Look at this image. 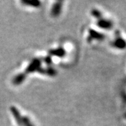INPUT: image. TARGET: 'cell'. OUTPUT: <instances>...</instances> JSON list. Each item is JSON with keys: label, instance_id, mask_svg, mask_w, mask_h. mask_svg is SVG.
I'll list each match as a JSON object with an SVG mask.
<instances>
[{"label": "cell", "instance_id": "obj_1", "mask_svg": "<svg viewBox=\"0 0 126 126\" xmlns=\"http://www.w3.org/2000/svg\"><path fill=\"white\" fill-rule=\"evenodd\" d=\"M41 60L39 58H34L32 60L29 65L25 69V74H30L34 72H38V70L41 68Z\"/></svg>", "mask_w": 126, "mask_h": 126}, {"label": "cell", "instance_id": "obj_2", "mask_svg": "<svg viewBox=\"0 0 126 126\" xmlns=\"http://www.w3.org/2000/svg\"><path fill=\"white\" fill-rule=\"evenodd\" d=\"M63 1H56L53 4L50 10V15L53 17L56 18L60 15L62 12V9H63Z\"/></svg>", "mask_w": 126, "mask_h": 126}, {"label": "cell", "instance_id": "obj_3", "mask_svg": "<svg viewBox=\"0 0 126 126\" xmlns=\"http://www.w3.org/2000/svg\"><path fill=\"white\" fill-rule=\"evenodd\" d=\"M10 110H11V112L12 113L13 116L15 118L16 121L17 122L18 125L19 126H23V116L21 115V113L20 112V111L18 110V109L16 108V107L14 106H12L11 108H10Z\"/></svg>", "mask_w": 126, "mask_h": 126}, {"label": "cell", "instance_id": "obj_4", "mask_svg": "<svg viewBox=\"0 0 126 126\" xmlns=\"http://www.w3.org/2000/svg\"><path fill=\"white\" fill-rule=\"evenodd\" d=\"M38 72H39L41 74H44L48 77H55L57 75L58 72L57 70L53 67H47V68H42L41 67L39 70Z\"/></svg>", "mask_w": 126, "mask_h": 126}, {"label": "cell", "instance_id": "obj_5", "mask_svg": "<svg viewBox=\"0 0 126 126\" xmlns=\"http://www.w3.org/2000/svg\"><path fill=\"white\" fill-rule=\"evenodd\" d=\"M49 55L58 57V58H63L66 55V50L62 47H59V48H56L54 49L50 50Z\"/></svg>", "mask_w": 126, "mask_h": 126}, {"label": "cell", "instance_id": "obj_6", "mask_svg": "<svg viewBox=\"0 0 126 126\" xmlns=\"http://www.w3.org/2000/svg\"><path fill=\"white\" fill-rule=\"evenodd\" d=\"M26 77H27V74L25 73H20L14 77L12 83L15 86H19L26 79Z\"/></svg>", "mask_w": 126, "mask_h": 126}, {"label": "cell", "instance_id": "obj_7", "mask_svg": "<svg viewBox=\"0 0 126 126\" xmlns=\"http://www.w3.org/2000/svg\"><path fill=\"white\" fill-rule=\"evenodd\" d=\"M97 25L102 29H111V27H112V23L110 20L99 18L97 21Z\"/></svg>", "mask_w": 126, "mask_h": 126}, {"label": "cell", "instance_id": "obj_8", "mask_svg": "<svg viewBox=\"0 0 126 126\" xmlns=\"http://www.w3.org/2000/svg\"><path fill=\"white\" fill-rule=\"evenodd\" d=\"M21 3L24 5H26L30 7L39 8L41 6V1L38 0H23L21 1Z\"/></svg>", "mask_w": 126, "mask_h": 126}, {"label": "cell", "instance_id": "obj_9", "mask_svg": "<svg viewBox=\"0 0 126 126\" xmlns=\"http://www.w3.org/2000/svg\"><path fill=\"white\" fill-rule=\"evenodd\" d=\"M104 37V35H102L99 32H97L93 30H89V37H88V39H91V40H93V39L102 40Z\"/></svg>", "mask_w": 126, "mask_h": 126}, {"label": "cell", "instance_id": "obj_10", "mask_svg": "<svg viewBox=\"0 0 126 126\" xmlns=\"http://www.w3.org/2000/svg\"><path fill=\"white\" fill-rule=\"evenodd\" d=\"M23 126H34V125L32 123L29 117L25 116L23 117Z\"/></svg>", "mask_w": 126, "mask_h": 126}, {"label": "cell", "instance_id": "obj_11", "mask_svg": "<svg viewBox=\"0 0 126 126\" xmlns=\"http://www.w3.org/2000/svg\"><path fill=\"white\" fill-rule=\"evenodd\" d=\"M91 14L94 16V18H101V13L99 12V11L98 10H96V9H93L92 10V12H91Z\"/></svg>", "mask_w": 126, "mask_h": 126}, {"label": "cell", "instance_id": "obj_12", "mask_svg": "<svg viewBox=\"0 0 126 126\" xmlns=\"http://www.w3.org/2000/svg\"><path fill=\"white\" fill-rule=\"evenodd\" d=\"M44 63L47 64V65H50L52 63V59L50 56H46L44 58Z\"/></svg>", "mask_w": 126, "mask_h": 126}]
</instances>
